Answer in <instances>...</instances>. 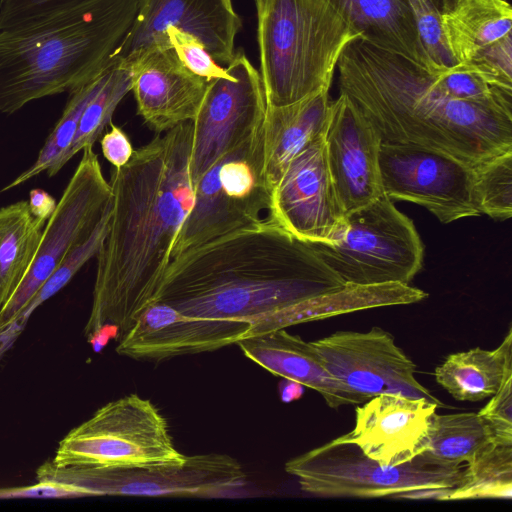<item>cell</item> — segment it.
I'll return each instance as SVG.
<instances>
[{"label":"cell","instance_id":"1","mask_svg":"<svg viewBox=\"0 0 512 512\" xmlns=\"http://www.w3.org/2000/svg\"><path fill=\"white\" fill-rule=\"evenodd\" d=\"M344 285L309 242L263 220L172 258L116 352L158 361L214 351L296 325L301 302Z\"/></svg>","mask_w":512,"mask_h":512},{"label":"cell","instance_id":"2","mask_svg":"<svg viewBox=\"0 0 512 512\" xmlns=\"http://www.w3.org/2000/svg\"><path fill=\"white\" fill-rule=\"evenodd\" d=\"M191 144L192 123H182L111 170V217L96 255L92 306L84 326L95 351L110 338L118 342L158 294L193 205Z\"/></svg>","mask_w":512,"mask_h":512},{"label":"cell","instance_id":"3","mask_svg":"<svg viewBox=\"0 0 512 512\" xmlns=\"http://www.w3.org/2000/svg\"><path fill=\"white\" fill-rule=\"evenodd\" d=\"M337 70L340 94L383 143L424 146L472 166L512 149V99L452 98L438 73L360 36L346 46Z\"/></svg>","mask_w":512,"mask_h":512},{"label":"cell","instance_id":"4","mask_svg":"<svg viewBox=\"0 0 512 512\" xmlns=\"http://www.w3.org/2000/svg\"><path fill=\"white\" fill-rule=\"evenodd\" d=\"M139 0H90L28 25L0 30V112L71 92L100 75L129 30Z\"/></svg>","mask_w":512,"mask_h":512},{"label":"cell","instance_id":"5","mask_svg":"<svg viewBox=\"0 0 512 512\" xmlns=\"http://www.w3.org/2000/svg\"><path fill=\"white\" fill-rule=\"evenodd\" d=\"M257 32L270 106L329 90L342 52L359 37L331 0H267Z\"/></svg>","mask_w":512,"mask_h":512},{"label":"cell","instance_id":"6","mask_svg":"<svg viewBox=\"0 0 512 512\" xmlns=\"http://www.w3.org/2000/svg\"><path fill=\"white\" fill-rule=\"evenodd\" d=\"M464 465H449L425 452L397 466L380 464L350 442L336 439L294 457L285 470L302 491L319 497H410L431 490L452 489Z\"/></svg>","mask_w":512,"mask_h":512},{"label":"cell","instance_id":"7","mask_svg":"<svg viewBox=\"0 0 512 512\" xmlns=\"http://www.w3.org/2000/svg\"><path fill=\"white\" fill-rule=\"evenodd\" d=\"M167 420L148 399L129 394L100 407L59 442L53 464L116 468L178 464Z\"/></svg>","mask_w":512,"mask_h":512},{"label":"cell","instance_id":"8","mask_svg":"<svg viewBox=\"0 0 512 512\" xmlns=\"http://www.w3.org/2000/svg\"><path fill=\"white\" fill-rule=\"evenodd\" d=\"M36 481L66 484L84 497H230L240 493L247 476L239 462L226 454L208 453L187 456L178 464L116 468L64 466L51 459L40 465Z\"/></svg>","mask_w":512,"mask_h":512},{"label":"cell","instance_id":"9","mask_svg":"<svg viewBox=\"0 0 512 512\" xmlns=\"http://www.w3.org/2000/svg\"><path fill=\"white\" fill-rule=\"evenodd\" d=\"M347 223L341 240L310 243L345 284H409L422 269L420 236L386 195L348 213Z\"/></svg>","mask_w":512,"mask_h":512},{"label":"cell","instance_id":"10","mask_svg":"<svg viewBox=\"0 0 512 512\" xmlns=\"http://www.w3.org/2000/svg\"><path fill=\"white\" fill-rule=\"evenodd\" d=\"M193 196L172 258L262 222L260 215L270 203L263 170L262 128L210 168L193 187Z\"/></svg>","mask_w":512,"mask_h":512},{"label":"cell","instance_id":"11","mask_svg":"<svg viewBox=\"0 0 512 512\" xmlns=\"http://www.w3.org/2000/svg\"><path fill=\"white\" fill-rule=\"evenodd\" d=\"M266 107L261 76L242 50L235 52L224 75L209 81L191 122L188 173L192 187L261 128Z\"/></svg>","mask_w":512,"mask_h":512},{"label":"cell","instance_id":"12","mask_svg":"<svg viewBox=\"0 0 512 512\" xmlns=\"http://www.w3.org/2000/svg\"><path fill=\"white\" fill-rule=\"evenodd\" d=\"M82 157L44 227L36 256L24 279L0 309V326L12 321L67 254L93 232L112 200L93 147Z\"/></svg>","mask_w":512,"mask_h":512},{"label":"cell","instance_id":"13","mask_svg":"<svg viewBox=\"0 0 512 512\" xmlns=\"http://www.w3.org/2000/svg\"><path fill=\"white\" fill-rule=\"evenodd\" d=\"M383 194L425 207L442 223L480 215L474 166L439 150L383 143L379 153Z\"/></svg>","mask_w":512,"mask_h":512},{"label":"cell","instance_id":"14","mask_svg":"<svg viewBox=\"0 0 512 512\" xmlns=\"http://www.w3.org/2000/svg\"><path fill=\"white\" fill-rule=\"evenodd\" d=\"M169 26L198 39L216 62L233 60L241 20L231 0H139L133 22L107 66L130 70L149 53L171 48Z\"/></svg>","mask_w":512,"mask_h":512},{"label":"cell","instance_id":"15","mask_svg":"<svg viewBox=\"0 0 512 512\" xmlns=\"http://www.w3.org/2000/svg\"><path fill=\"white\" fill-rule=\"evenodd\" d=\"M269 219L309 243H335L347 230L324 137L294 157L270 192Z\"/></svg>","mask_w":512,"mask_h":512},{"label":"cell","instance_id":"16","mask_svg":"<svg viewBox=\"0 0 512 512\" xmlns=\"http://www.w3.org/2000/svg\"><path fill=\"white\" fill-rule=\"evenodd\" d=\"M313 344L329 373L367 400L401 394L443 405L416 379L415 364L380 327L367 332L338 331Z\"/></svg>","mask_w":512,"mask_h":512},{"label":"cell","instance_id":"17","mask_svg":"<svg viewBox=\"0 0 512 512\" xmlns=\"http://www.w3.org/2000/svg\"><path fill=\"white\" fill-rule=\"evenodd\" d=\"M324 141L332 181L346 214L383 195L381 137L343 94L331 101Z\"/></svg>","mask_w":512,"mask_h":512},{"label":"cell","instance_id":"18","mask_svg":"<svg viewBox=\"0 0 512 512\" xmlns=\"http://www.w3.org/2000/svg\"><path fill=\"white\" fill-rule=\"evenodd\" d=\"M439 406L425 398L378 395L355 409L354 428L336 440L354 443L380 464L401 465L426 449L431 420Z\"/></svg>","mask_w":512,"mask_h":512},{"label":"cell","instance_id":"19","mask_svg":"<svg viewBox=\"0 0 512 512\" xmlns=\"http://www.w3.org/2000/svg\"><path fill=\"white\" fill-rule=\"evenodd\" d=\"M130 71L137 113L151 130L161 134L193 121L209 81L185 67L172 47L149 53Z\"/></svg>","mask_w":512,"mask_h":512},{"label":"cell","instance_id":"20","mask_svg":"<svg viewBox=\"0 0 512 512\" xmlns=\"http://www.w3.org/2000/svg\"><path fill=\"white\" fill-rule=\"evenodd\" d=\"M236 344L247 358L273 375L317 391L330 408L367 401L329 373L313 342L285 329L245 337Z\"/></svg>","mask_w":512,"mask_h":512},{"label":"cell","instance_id":"21","mask_svg":"<svg viewBox=\"0 0 512 512\" xmlns=\"http://www.w3.org/2000/svg\"><path fill=\"white\" fill-rule=\"evenodd\" d=\"M330 107L329 90L284 106L267 105L261 128L263 170L270 192L289 162L324 137Z\"/></svg>","mask_w":512,"mask_h":512},{"label":"cell","instance_id":"22","mask_svg":"<svg viewBox=\"0 0 512 512\" xmlns=\"http://www.w3.org/2000/svg\"><path fill=\"white\" fill-rule=\"evenodd\" d=\"M370 44L401 55L431 72L408 0H331Z\"/></svg>","mask_w":512,"mask_h":512},{"label":"cell","instance_id":"23","mask_svg":"<svg viewBox=\"0 0 512 512\" xmlns=\"http://www.w3.org/2000/svg\"><path fill=\"white\" fill-rule=\"evenodd\" d=\"M440 14L457 64L512 34V7L506 0H444Z\"/></svg>","mask_w":512,"mask_h":512},{"label":"cell","instance_id":"24","mask_svg":"<svg viewBox=\"0 0 512 512\" xmlns=\"http://www.w3.org/2000/svg\"><path fill=\"white\" fill-rule=\"evenodd\" d=\"M512 375V329L493 349L473 348L450 354L435 369V379L458 401L477 402L493 396Z\"/></svg>","mask_w":512,"mask_h":512},{"label":"cell","instance_id":"25","mask_svg":"<svg viewBox=\"0 0 512 512\" xmlns=\"http://www.w3.org/2000/svg\"><path fill=\"white\" fill-rule=\"evenodd\" d=\"M45 224L31 213L25 200L0 209V309L27 274Z\"/></svg>","mask_w":512,"mask_h":512},{"label":"cell","instance_id":"26","mask_svg":"<svg viewBox=\"0 0 512 512\" xmlns=\"http://www.w3.org/2000/svg\"><path fill=\"white\" fill-rule=\"evenodd\" d=\"M490 442V433L478 413H435L423 452L445 464L467 465Z\"/></svg>","mask_w":512,"mask_h":512},{"label":"cell","instance_id":"27","mask_svg":"<svg viewBox=\"0 0 512 512\" xmlns=\"http://www.w3.org/2000/svg\"><path fill=\"white\" fill-rule=\"evenodd\" d=\"M107 68L97 77L69 92L61 117L47 137L35 162L1 191H7L46 172L49 177L64 167V156L75 136L82 113L89 101L102 87Z\"/></svg>","mask_w":512,"mask_h":512},{"label":"cell","instance_id":"28","mask_svg":"<svg viewBox=\"0 0 512 512\" xmlns=\"http://www.w3.org/2000/svg\"><path fill=\"white\" fill-rule=\"evenodd\" d=\"M512 498V445L490 442L465 465L445 500Z\"/></svg>","mask_w":512,"mask_h":512},{"label":"cell","instance_id":"29","mask_svg":"<svg viewBox=\"0 0 512 512\" xmlns=\"http://www.w3.org/2000/svg\"><path fill=\"white\" fill-rule=\"evenodd\" d=\"M131 82L130 70L107 66L105 81L82 113L75 136L64 156V164L84 148L93 147L105 127L112 122L120 101L131 91Z\"/></svg>","mask_w":512,"mask_h":512},{"label":"cell","instance_id":"30","mask_svg":"<svg viewBox=\"0 0 512 512\" xmlns=\"http://www.w3.org/2000/svg\"><path fill=\"white\" fill-rule=\"evenodd\" d=\"M474 191L480 214L495 220L512 216V149L474 166Z\"/></svg>","mask_w":512,"mask_h":512},{"label":"cell","instance_id":"31","mask_svg":"<svg viewBox=\"0 0 512 512\" xmlns=\"http://www.w3.org/2000/svg\"><path fill=\"white\" fill-rule=\"evenodd\" d=\"M111 208L112 200L91 235L67 254L17 316L28 320L40 305L64 288L86 262L96 257L108 232Z\"/></svg>","mask_w":512,"mask_h":512},{"label":"cell","instance_id":"32","mask_svg":"<svg viewBox=\"0 0 512 512\" xmlns=\"http://www.w3.org/2000/svg\"><path fill=\"white\" fill-rule=\"evenodd\" d=\"M408 1L414 15L421 45L431 66V72L441 73L458 65L446 41L440 9L430 0Z\"/></svg>","mask_w":512,"mask_h":512},{"label":"cell","instance_id":"33","mask_svg":"<svg viewBox=\"0 0 512 512\" xmlns=\"http://www.w3.org/2000/svg\"><path fill=\"white\" fill-rule=\"evenodd\" d=\"M90 0H0V30L35 23Z\"/></svg>","mask_w":512,"mask_h":512},{"label":"cell","instance_id":"34","mask_svg":"<svg viewBox=\"0 0 512 512\" xmlns=\"http://www.w3.org/2000/svg\"><path fill=\"white\" fill-rule=\"evenodd\" d=\"M166 34L176 55L191 72L208 81L224 75L225 69L217 65L204 45L194 36L172 26L166 28Z\"/></svg>","mask_w":512,"mask_h":512},{"label":"cell","instance_id":"35","mask_svg":"<svg viewBox=\"0 0 512 512\" xmlns=\"http://www.w3.org/2000/svg\"><path fill=\"white\" fill-rule=\"evenodd\" d=\"M478 414L485 423L492 442L512 445V375L505 379Z\"/></svg>","mask_w":512,"mask_h":512},{"label":"cell","instance_id":"36","mask_svg":"<svg viewBox=\"0 0 512 512\" xmlns=\"http://www.w3.org/2000/svg\"><path fill=\"white\" fill-rule=\"evenodd\" d=\"M79 497H84L80 490L66 484L47 481H37V483L28 486L0 488V499Z\"/></svg>","mask_w":512,"mask_h":512},{"label":"cell","instance_id":"37","mask_svg":"<svg viewBox=\"0 0 512 512\" xmlns=\"http://www.w3.org/2000/svg\"><path fill=\"white\" fill-rule=\"evenodd\" d=\"M110 130L100 140L102 154L115 168L125 165L133 154L128 135L117 125L110 122Z\"/></svg>","mask_w":512,"mask_h":512},{"label":"cell","instance_id":"38","mask_svg":"<svg viewBox=\"0 0 512 512\" xmlns=\"http://www.w3.org/2000/svg\"><path fill=\"white\" fill-rule=\"evenodd\" d=\"M28 206L31 213L46 222L56 208L55 199L46 191L36 188L29 192Z\"/></svg>","mask_w":512,"mask_h":512},{"label":"cell","instance_id":"39","mask_svg":"<svg viewBox=\"0 0 512 512\" xmlns=\"http://www.w3.org/2000/svg\"><path fill=\"white\" fill-rule=\"evenodd\" d=\"M28 320L16 316L9 323L0 326V358L11 348L13 343L25 329Z\"/></svg>","mask_w":512,"mask_h":512},{"label":"cell","instance_id":"40","mask_svg":"<svg viewBox=\"0 0 512 512\" xmlns=\"http://www.w3.org/2000/svg\"><path fill=\"white\" fill-rule=\"evenodd\" d=\"M287 385L281 389V398L284 402H290L300 398L303 394L304 386L298 382L287 380Z\"/></svg>","mask_w":512,"mask_h":512},{"label":"cell","instance_id":"41","mask_svg":"<svg viewBox=\"0 0 512 512\" xmlns=\"http://www.w3.org/2000/svg\"><path fill=\"white\" fill-rule=\"evenodd\" d=\"M267 0H255L257 15L261 14L264 10Z\"/></svg>","mask_w":512,"mask_h":512},{"label":"cell","instance_id":"42","mask_svg":"<svg viewBox=\"0 0 512 512\" xmlns=\"http://www.w3.org/2000/svg\"><path fill=\"white\" fill-rule=\"evenodd\" d=\"M438 9L441 8V5L444 0H430Z\"/></svg>","mask_w":512,"mask_h":512}]
</instances>
